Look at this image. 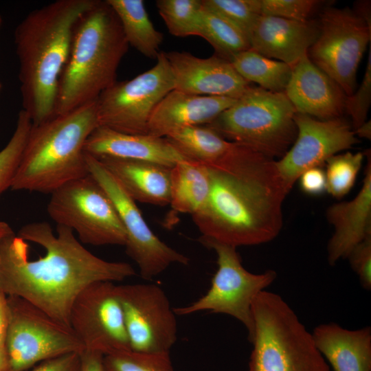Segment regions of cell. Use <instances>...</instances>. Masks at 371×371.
<instances>
[{
	"instance_id": "cell-1",
	"label": "cell",
	"mask_w": 371,
	"mask_h": 371,
	"mask_svg": "<svg viewBox=\"0 0 371 371\" xmlns=\"http://www.w3.org/2000/svg\"><path fill=\"white\" fill-rule=\"evenodd\" d=\"M135 275L132 265L95 256L60 225L54 230L45 221L30 223L0 241V291L69 326L74 302L86 287Z\"/></svg>"
},
{
	"instance_id": "cell-2",
	"label": "cell",
	"mask_w": 371,
	"mask_h": 371,
	"mask_svg": "<svg viewBox=\"0 0 371 371\" xmlns=\"http://www.w3.org/2000/svg\"><path fill=\"white\" fill-rule=\"evenodd\" d=\"M276 160L260 156L236 172L210 170L205 204L192 215L202 236L237 247L269 242L282 226V204L291 189Z\"/></svg>"
},
{
	"instance_id": "cell-3",
	"label": "cell",
	"mask_w": 371,
	"mask_h": 371,
	"mask_svg": "<svg viewBox=\"0 0 371 371\" xmlns=\"http://www.w3.org/2000/svg\"><path fill=\"white\" fill-rule=\"evenodd\" d=\"M95 0H57L30 12L14 31L23 110L32 125L55 116L58 87L75 25Z\"/></svg>"
},
{
	"instance_id": "cell-4",
	"label": "cell",
	"mask_w": 371,
	"mask_h": 371,
	"mask_svg": "<svg viewBox=\"0 0 371 371\" xmlns=\"http://www.w3.org/2000/svg\"><path fill=\"white\" fill-rule=\"evenodd\" d=\"M128 48L113 10L106 0H95L75 25L69 56L58 83L55 116L96 101L117 81V71Z\"/></svg>"
},
{
	"instance_id": "cell-5",
	"label": "cell",
	"mask_w": 371,
	"mask_h": 371,
	"mask_svg": "<svg viewBox=\"0 0 371 371\" xmlns=\"http://www.w3.org/2000/svg\"><path fill=\"white\" fill-rule=\"evenodd\" d=\"M98 126L96 101L32 125L10 188L51 194L89 175L84 148Z\"/></svg>"
},
{
	"instance_id": "cell-6",
	"label": "cell",
	"mask_w": 371,
	"mask_h": 371,
	"mask_svg": "<svg viewBox=\"0 0 371 371\" xmlns=\"http://www.w3.org/2000/svg\"><path fill=\"white\" fill-rule=\"evenodd\" d=\"M251 311L254 334L248 371H330L311 333L280 295L262 291Z\"/></svg>"
},
{
	"instance_id": "cell-7",
	"label": "cell",
	"mask_w": 371,
	"mask_h": 371,
	"mask_svg": "<svg viewBox=\"0 0 371 371\" xmlns=\"http://www.w3.org/2000/svg\"><path fill=\"white\" fill-rule=\"evenodd\" d=\"M295 113L284 92L250 86L207 125L226 140L280 159L295 140Z\"/></svg>"
},
{
	"instance_id": "cell-8",
	"label": "cell",
	"mask_w": 371,
	"mask_h": 371,
	"mask_svg": "<svg viewBox=\"0 0 371 371\" xmlns=\"http://www.w3.org/2000/svg\"><path fill=\"white\" fill-rule=\"evenodd\" d=\"M199 241L216 252L217 270L207 293L187 306L174 307L175 314L185 316L210 311L232 316L244 325L251 342L254 334L253 302L273 282L276 272L269 269L251 273L243 266L236 247L202 236Z\"/></svg>"
},
{
	"instance_id": "cell-9",
	"label": "cell",
	"mask_w": 371,
	"mask_h": 371,
	"mask_svg": "<svg viewBox=\"0 0 371 371\" xmlns=\"http://www.w3.org/2000/svg\"><path fill=\"white\" fill-rule=\"evenodd\" d=\"M47 210L56 223L69 227L82 244L124 246L125 229L106 192L89 174L50 194Z\"/></svg>"
},
{
	"instance_id": "cell-10",
	"label": "cell",
	"mask_w": 371,
	"mask_h": 371,
	"mask_svg": "<svg viewBox=\"0 0 371 371\" xmlns=\"http://www.w3.org/2000/svg\"><path fill=\"white\" fill-rule=\"evenodd\" d=\"M8 303L5 349L11 371H26L43 361L85 350L70 326L21 297L9 296Z\"/></svg>"
},
{
	"instance_id": "cell-11",
	"label": "cell",
	"mask_w": 371,
	"mask_h": 371,
	"mask_svg": "<svg viewBox=\"0 0 371 371\" xmlns=\"http://www.w3.org/2000/svg\"><path fill=\"white\" fill-rule=\"evenodd\" d=\"M156 64L135 78L116 81L96 100L99 126L131 135L148 134L150 118L159 102L175 89L164 52Z\"/></svg>"
},
{
	"instance_id": "cell-12",
	"label": "cell",
	"mask_w": 371,
	"mask_h": 371,
	"mask_svg": "<svg viewBox=\"0 0 371 371\" xmlns=\"http://www.w3.org/2000/svg\"><path fill=\"white\" fill-rule=\"evenodd\" d=\"M317 21L319 34L308 56L349 96L355 91L358 67L371 41V27L348 7L326 8Z\"/></svg>"
},
{
	"instance_id": "cell-13",
	"label": "cell",
	"mask_w": 371,
	"mask_h": 371,
	"mask_svg": "<svg viewBox=\"0 0 371 371\" xmlns=\"http://www.w3.org/2000/svg\"><path fill=\"white\" fill-rule=\"evenodd\" d=\"M86 154L89 174L113 203L126 232V253L137 264L140 276L150 280L172 264L187 265L190 259L160 240L144 220L135 201L97 158Z\"/></svg>"
},
{
	"instance_id": "cell-14",
	"label": "cell",
	"mask_w": 371,
	"mask_h": 371,
	"mask_svg": "<svg viewBox=\"0 0 371 371\" xmlns=\"http://www.w3.org/2000/svg\"><path fill=\"white\" fill-rule=\"evenodd\" d=\"M130 347L132 350L170 352L177 339L174 307L156 284H116Z\"/></svg>"
},
{
	"instance_id": "cell-15",
	"label": "cell",
	"mask_w": 371,
	"mask_h": 371,
	"mask_svg": "<svg viewBox=\"0 0 371 371\" xmlns=\"http://www.w3.org/2000/svg\"><path fill=\"white\" fill-rule=\"evenodd\" d=\"M69 326L85 350L104 355L131 350L114 282H95L80 293L71 306Z\"/></svg>"
},
{
	"instance_id": "cell-16",
	"label": "cell",
	"mask_w": 371,
	"mask_h": 371,
	"mask_svg": "<svg viewBox=\"0 0 371 371\" xmlns=\"http://www.w3.org/2000/svg\"><path fill=\"white\" fill-rule=\"evenodd\" d=\"M294 121L295 140L275 161L281 178L291 190L305 170L322 167L330 157L358 142L352 126L342 117L321 120L296 113Z\"/></svg>"
},
{
	"instance_id": "cell-17",
	"label": "cell",
	"mask_w": 371,
	"mask_h": 371,
	"mask_svg": "<svg viewBox=\"0 0 371 371\" xmlns=\"http://www.w3.org/2000/svg\"><path fill=\"white\" fill-rule=\"evenodd\" d=\"M164 54L175 90L192 95L238 99L251 86L229 61L216 55L204 58L187 52Z\"/></svg>"
},
{
	"instance_id": "cell-18",
	"label": "cell",
	"mask_w": 371,
	"mask_h": 371,
	"mask_svg": "<svg viewBox=\"0 0 371 371\" xmlns=\"http://www.w3.org/2000/svg\"><path fill=\"white\" fill-rule=\"evenodd\" d=\"M284 93L297 113L327 120L342 117L345 112L346 93L307 54L292 67Z\"/></svg>"
},
{
	"instance_id": "cell-19",
	"label": "cell",
	"mask_w": 371,
	"mask_h": 371,
	"mask_svg": "<svg viewBox=\"0 0 371 371\" xmlns=\"http://www.w3.org/2000/svg\"><path fill=\"white\" fill-rule=\"evenodd\" d=\"M318 21H298L261 14L249 36L250 49L293 67L315 42Z\"/></svg>"
},
{
	"instance_id": "cell-20",
	"label": "cell",
	"mask_w": 371,
	"mask_h": 371,
	"mask_svg": "<svg viewBox=\"0 0 371 371\" xmlns=\"http://www.w3.org/2000/svg\"><path fill=\"white\" fill-rule=\"evenodd\" d=\"M367 164L362 186L349 201L330 205L326 217L334 232L328 246V262L334 265L341 258H346L351 250L371 236V161L370 151L365 153Z\"/></svg>"
},
{
	"instance_id": "cell-21",
	"label": "cell",
	"mask_w": 371,
	"mask_h": 371,
	"mask_svg": "<svg viewBox=\"0 0 371 371\" xmlns=\"http://www.w3.org/2000/svg\"><path fill=\"white\" fill-rule=\"evenodd\" d=\"M85 153L95 158L115 157L172 168L185 157L165 137L131 135L99 126L89 136Z\"/></svg>"
},
{
	"instance_id": "cell-22",
	"label": "cell",
	"mask_w": 371,
	"mask_h": 371,
	"mask_svg": "<svg viewBox=\"0 0 371 371\" xmlns=\"http://www.w3.org/2000/svg\"><path fill=\"white\" fill-rule=\"evenodd\" d=\"M236 100L227 97L192 95L173 89L153 112L148 134L166 137L183 128L209 124Z\"/></svg>"
},
{
	"instance_id": "cell-23",
	"label": "cell",
	"mask_w": 371,
	"mask_h": 371,
	"mask_svg": "<svg viewBox=\"0 0 371 371\" xmlns=\"http://www.w3.org/2000/svg\"><path fill=\"white\" fill-rule=\"evenodd\" d=\"M316 348L334 371H371V328L319 324L311 333Z\"/></svg>"
},
{
	"instance_id": "cell-24",
	"label": "cell",
	"mask_w": 371,
	"mask_h": 371,
	"mask_svg": "<svg viewBox=\"0 0 371 371\" xmlns=\"http://www.w3.org/2000/svg\"><path fill=\"white\" fill-rule=\"evenodd\" d=\"M98 159L135 201L160 206L170 204V168L109 157Z\"/></svg>"
},
{
	"instance_id": "cell-25",
	"label": "cell",
	"mask_w": 371,
	"mask_h": 371,
	"mask_svg": "<svg viewBox=\"0 0 371 371\" xmlns=\"http://www.w3.org/2000/svg\"><path fill=\"white\" fill-rule=\"evenodd\" d=\"M210 170L201 164L183 160L170 169V202L178 212L194 214L206 203L210 192Z\"/></svg>"
},
{
	"instance_id": "cell-26",
	"label": "cell",
	"mask_w": 371,
	"mask_h": 371,
	"mask_svg": "<svg viewBox=\"0 0 371 371\" xmlns=\"http://www.w3.org/2000/svg\"><path fill=\"white\" fill-rule=\"evenodd\" d=\"M116 14L128 42L144 56L157 59L163 41L146 10L143 0H106Z\"/></svg>"
},
{
	"instance_id": "cell-27",
	"label": "cell",
	"mask_w": 371,
	"mask_h": 371,
	"mask_svg": "<svg viewBox=\"0 0 371 371\" xmlns=\"http://www.w3.org/2000/svg\"><path fill=\"white\" fill-rule=\"evenodd\" d=\"M230 63L245 80L273 92H284L292 72V67L288 64L265 57L251 49L237 54Z\"/></svg>"
},
{
	"instance_id": "cell-28",
	"label": "cell",
	"mask_w": 371,
	"mask_h": 371,
	"mask_svg": "<svg viewBox=\"0 0 371 371\" xmlns=\"http://www.w3.org/2000/svg\"><path fill=\"white\" fill-rule=\"evenodd\" d=\"M198 36L212 46L216 56L229 62L237 54L250 49L249 38L242 31L203 6Z\"/></svg>"
},
{
	"instance_id": "cell-29",
	"label": "cell",
	"mask_w": 371,
	"mask_h": 371,
	"mask_svg": "<svg viewBox=\"0 0 371 371\" xmlns=\"http://www.w3.org/2000/svg\"><path fill=\"white\" fill-rule=\"evenodd\" d=\"M156 5L172 35L177 37L198 36L201 0H158Z\"/></svg>"
},
{
	"instance_id": "cell-30",
	"label": "cell",
	"mask_w": 371,
	"mask_h": 371,
	"mask_svg": "<svg viewBox=\"0 0 371 371\" xmlns=\"http://www.w3.org/2000/svg\"><path fill=\"white\" fill-rule=\"evenodd\" d=\"M365 157L364 153L348 151L330 157L325 163L326 192L337 199L347 194L355 183Z\"/></svg>"
},
{
	"instance_id": "cell-31",
	"label": "cell",
	"mask_w": 371,
	"mask_h": 371,
	"mask_svg": "<svg viewBox=\"0 0 371 371\" xmlns=\"http://www.w3.org/2000/svg\"><path fill=\"white\" fill-rule=\"evenodd\" d=\"M32 127L29 115L21 109L18 114L14 132L0 151V196L11 187Z\"/></svg>"
},
{
	"instance_id": "cell-32",
	"label": "cell",
	"mask_w": 371,
	"mask_h": 371,
	"mask_svg": "<svg viewBox=\"0 0 371 371\" xmlns=\"http://www.w3.org/2000/svg\"><path fill=\"white\" fill-rule=\"evenodd\" d=\"M105 371H175L170 352L121 350L104 355Z\"/></svg>"
},
{
	"instance_id": "cell-33",
	"label": "cell",
	"mask_w": 371,
	"mask_h": 371,
	"mask_svg": "<svg viewBox=\"0 0 371 371\" xmlns=\"http://www.w3.org/2000/svg\"><path fill=\"white\" fill-rule=\"evenodd\" d=\"M202 6L249 34L261 12V0H201Z\"/></svg>"
},
{
	"instance_id": "cell-34",
	"label": "cell",
	"mask_w": 371,
	"mask_h": 371,
	"mask_svg": "<svg viewBox=\"0 0 371 371\" xmlns=\"http://www.w3.org/2000/svg\"><path fill=\"white\" fill-rule=\"evenodd\" d=\"M317 0H261L262 14L305 21L322 3Z\"/></svg>"
},
{
	"instance_id": "cell-35",
	"label": "cell",
	"mask_w": 371,
	"mask_h": 371,
	"mask_svg": "<svg viewBox=\"0 0 371 371\" xmlns=\"http://www.w3.org/2000/svg\"><path fill=\"white\" fill-rule=\"evenodd\" d=\"M371 103V47L367 60L365 74L361 85L356 91L345 100V112L352 120V126L357 129L367 120Z\"/></svg>"
},
{
	"instance_id": "cell-36",
	"label": "cell",
	"mask_w": 371,
	"mask_h": 371,
	"mask_svg": "<svg viewBox=\"0 0 371 371\" xmlns=\"http://www.w3.org/2000/svg\"><path fill=\"white\" fill-rule=\"evenodd\" d=\"M352 270L357 274L361 286L371 289V236L357 245L347 258Z\"/></svg>"
},
{
	"instance_id": "cell-37",
	"label": "cell",
	"mask_w": 371,
	"mask_h": 371,
	"mask_svg": "<svg viewBox=\"0 0 371 371\" xmlns=\"http://www.w3.org/2000/svg\"><path fill=\"white\" fill-rule=\"evenodd\" d=\"M298 179L301 190L308 195L319 196L326 192V173L322 167L305 170Z\"/></svg>"
},
{
	"instance_id": "cell-38",
	"label": "cell",
	"mask_w": 371,
	"mask_h": 371,
	"mask_svg": "<svg viewBox=\"0 0 371 371\" xmlns=\"http://www.w3.org/2000/svg\"><path fill=\"white\" fill-rule=\"evenodd\" d=\"M80 353H69L43 361L26 371H80Z\"/></svg>"
},
{
	"instance_id": "cell-39",
	"label": "cell",
	"mask_w": 371,
	"mask_h": 371,
	"mask_svg": "<svg viewBox=\"0 0 371 371\" xmlns=\"http://www.w3.org/2000/svg\"><path fill=\"white\" fill-rule=\"evenodd\" d=\"M80 371H105L104 355L96 351L84 350L80 353Z\"/></svg>"
},
{
	"instance_id": "cell-40",
	"label": "cell",
	"mask_w": 371,
	"mask_h": 371,
	"mask_svg": "<svg viewBox=\"0 0 371 371\" xmlns=\"http://www.w3.org/2000/svg\"><path fill=\"white\" fill-rule=\"evenodd\" d=\"M9 323V307L5 294L0 291V347H5Z\"/></svg>"
},
{
	"instance_id": "cell-41",
	"label": "cell",
	"mask_w": 371,
	"mask_h": 371,
	"mask_svg": "<svg viewBox=\"0 0 371 371\" xmlns=\"http://www.w3.org/2000/svg\"><path fill=\"white\" fill-rule=\"evenodd\" d=\"M354 11L371 27L370 1H361L355 3Z\"/></svg>"
},
{
	"instance_id": "cell-42",
	"label": "cell",
	"mask_w": 371,
	"mask_h": 371,
	"mask_svg": "<svg viewBox=\"0 0 371 371\" xmlns=\"http://www.w3.org/2000/svg\"><path fill=\"white\" fill-rule=\"evenodd\" d=\"M355 135L370 140L371 139V122L366 120L357 129L354 130Z\"/></svg>"
},
{
	"instance_id": "cell-43",
	"label": "cell",
	"mask_w": 371,
	"mask_h": 371,
	"mask_svg": "<svg viewBox=\"0 0 371 371\" xmlns=\"http://www.w3.org/2000/svg\"><path fill=\"white\" fill-rule=\"evenodd\" d=\"M0 371H11L5 347H0Z\"/></svg>"
},
{
	"instance_id": "cell-44",
	"label": "cell",
	"mask_w": 371,
	"mask_h": 371,
	"mask_svg": "<svg viewBox=\"0 0 371 371\" xmlns=\"http://www.w3.org/2000/svg\"><path fill=\"white\" fill-rule=\"evenodd\" d=\"M1 16H0V23H1Z\"/></svg>"
},
{
	"instance_id": "cell-45",
	"label": "cell",
	"mask_w": 371,
	"mask_h": 371,
	"mask_svg": "<svg viewBox=\"0 0 371 371\" xmlns=\"http://www.w3.org/2000/svg\"><path fill=\"white\" fill-rule=\"evenodd\" d=\"M0 87H1V85H0Z\"/></svg>"
},
{
	"instance_id": "cell-46",
	"label": "cell",
	"mask_w": 371,
	"mask_h": 371,
	"mask_svg": "<svg viewBox=\"0 0 371 371\" xmlns=\"http://www.w3.org/2000/svg\"></svg>"
}]
</instances>
